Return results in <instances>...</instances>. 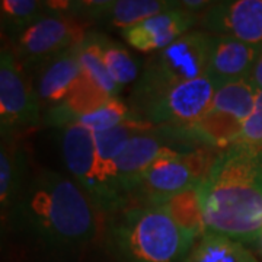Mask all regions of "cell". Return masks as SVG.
I'll use <instances>...</instances> for the list:
<instances>
[{
  "mask_svg": "<svg viewBox=\"0 0 262 262\" xmlns=\"http://www.w3.org/2000/svg\"><path fill=\"white\" fill-rule=\"evenodd\" d=\"M101 213L67 173L39 169L29 177L3 227L38 249L72 255L89 248L101 232Z\"/></svg>",
  "mask_w": 262,
  "mask_h": 262,
  "instance_id": "obj_1",
  "label": "cell"
},
{
  "mask_svg": "<svg viewBox=\"0 0 262 262\" xmlns=\"http://www.w3.org/2000/svg\"><path fill=\"white\" fill-rule=\"evenodd\" d=\"M207 232L253 245L262 234V153L230 144L196 185Z\"/></svg>",
  "mask_w": 262,
  "mask_h": 262,
  "instance_id": "obj_2",
  "label": "cell"
},
{
  "mask_svg": "<svg viewBox=\"0 0 262 262\" xmlns=\"http://www.w3.org/2000/svg\"><path fill=\"white\" fill-rule=\"evenodd\" d=\"M196 241L162 207L130 206L103 222V242L118 262H181Z\"/></svg>",
  "mask_w": 262,
  "mask_h": 262,
  "instance_id": "obj_3",
  "label": "cell"
},
{
  "mask_svg": "<svg viewBox=\"0 0 262 262\" xmlns=\"http://www.w3.org/2000/svg\"><path fill=\"white\" fill-rule=\"evenodd\" d=\"M211 35L194 29L144 61L140 77L131 88L128 105L140 102L172 86L207 75Z\"/></svg>",
  "mask_w": 262,
  "mask_h": 262,
  "instance_id": "obj_4",
  "label": "cell"
},
{
  "mask_svg": "<svg viewBox=\"0 0 262 262\" xmlns=\"http://www.w3.org/2000/svg\"><path fill=\"white\" fill-rule=\"evenodd\" d=\"M204 150L217 149L207 141L195 125L151 127L134 136L115 159V175L118 185L130 200V192L136 181L156 160L168 156L192 155Z\"/></svg>",
  "mask_w": 262,
  "mask_h": 262,
  "instance_id": "obj_5",
  "label": "cell"
},
{
  "mask_svg": "<svg viewBox=\"0 0 262 262\" xmlns=\"http://www.w3.org/2000/svg\"><path fill=\"white\" fill-rule=\"evenodd\" d=\"M219 150L168 156L150 165L130 192L131 206L159 207L172 196L196 187L204 178Z\"/></svg>",
  "mask_w": 262,
  "mask_h": 262,
  "instance_id": "obj_6",
  "label": "cell"
},
{
  "mask_svg": "<svg viewBox=\"0 0 262 262\" xmlns=\"http://www.w3.org/2000/svg\"><path fill=\"white\" fill-rule=\"evenodd\" d=\"M217 89L204 75L151 95L130 108L155 127H194L210 113Z\"/></svg>",
  "mask_w": 262,
  "mask_h": 262,
  "instance_id": "obj_7",
  "label": "cell"
},
{
  "mask_svg": "<svg viewBox=\"0 0 262 262\" xmlns=\"http://www.w3.org/2000/svg\"><path fill=\"white\" fill-rule=\"evenodd\" d=\"M42 122V108L29 72L6 44L0 51V134L18 137Z\"/></svg>",
  "mask_w": 262,
  "mask_h": 262,
  "instance_id": "obj_8",
  "label": "cell"
},
{
  "mask_svg": "<svg viewBox=\"0 0 262 262\" xmlns=\"http://www.w3.org/2000/svg\"><path fill=\"white\" fill-rule=\"evenodd\" d=\"M92 25L80 19L47 15L32 24L6 46L28 72L51 57L79 46Z\"/></svg>",
  "mask_w": 262,
  "mask_h": 262,
  "instance_id": "obj_9",
  "label": "cell"
},
{
  "mask_svg": "<svg viewBox=\"0 0 262 262\" xmlns=\"http://www.w3.org/2000/svg\"><path fill=\"white\" fill-rule=\"evenodd\" d=\"M175 8H179V0H73L72 18L94 29L124 31Z\"/></svg>",
  "mask_w": 262,
  "mask_h": 262,
  "instance_id": "obj_10",
  "label": "cell"
},
{
  "mask_svg": "<svg viewBox=\"0 0 262 262\" xmlns=\"http://www.w3.org/2000/svg\"><path fill=\"white\" fill-rule=\"evenodd\" d=\"M200 29L262 47V0H219L201 16Z\"/></svg>",
  "mask_w": 262,
  "mask_h": 262,
  "instance_id": "obj_11",
  "label": "cell"
},
{
  "mask_svg": "<svg viewBox=\"0 0 262 262\" xmlns=\"http://www.w3.org/2000/svg\"><path fill=\"white\" fill-rule=\"evenodd\" d=\"M60 151L66 173L83 189L101 213L102 192L96 178L95 134L79 124L61 128Z\"/></svg>",
  "mask_w": 262,
  "mask_h": 262,
  "instance_id": "obj_12",
  "label": "cell"
},
{
  "mask_svg": "<svg viewBox=\"0 0 262 262\" xmlns=\"http://www.w3.org/2000/svg\"><path fill=\"white\" fill-rule=\"evenodd\" d=\"M200 20L201 16L192 15L182 8H175L124 29L121 37L134 50L155 54L188 32L198 29Z\"/></svg>",
  "mask_w": 262,
  "mask_h": 262,
  "instance_id": "obj_13",
  "label": "cell"
},
{
  "mask_svg": "<svg viewBox=\"0 0 262 262\" xmlns=\"http://www.w3.org/2000/svg\"><path fill=\"white\" fill-rule=\"evenodd\" d=\"M42 115L50 108L64 101L80 83L83 70L79 61V46L51 57L29 72Z\"/></svg>",
  "mask_w": 262,
  "mask_h": 262,
  "instance_id": "obj_14",
  "label": "cell"
},
{
  "mask_svg": "<svg viewBox=\"0 0 262 262\" xmlns=\"http://www.w3.org/2000/svg\"><path fill=\"white\" fill-rule=\"evenodd\" d=\"M262 47L251 46L233 38L211 35V48L207 76L219 88L222 84L246 79L252 69Z\"/></svg>",
  "mask_w": 262,
  "mask_h": 262,
  "instance_id": "obj_15",
  "label": "cell"
},
{
  "mask_svg": "<svg viewBox=\"0 0 262 262\" xmlns=\"http://www.w3.org/2000/svg\"><path fill=\"white\" fill-rule=\"evenodd\" d=\"M29 158L18 137L2 139L0 147V211L8 217L29 179Z\"/></svg>",
  "mask_w": 262,
  "mask_h": 262,
  "instance_id": "obj_16",
  "label": "cell"
},
{
  "mask_svg": "<svg viewBox=\"0 0 262 262\" xmlns=\"http://www.w3.org/2000/svg\"><path fill=\"white\" fill-rule=\"evenodd\" d=\"M110 99V95L105 94L101 88H98L89 77L83 75L80 83L63 102L44 113L42 122L47 127L61 130L69 125H75L82 117L95 111Z\"/></svg>",
  "mask_w": 262,
  "mask_h": 262,
  "instance_id": "obj_17",
  "label": "cell"
},
{
  "mask_svg": "<svg viewBox=\"0 0 262 262\" xmlns=\"http://www.w3.org/2000/svg\"><path fill=\"white\" fill-rule=\"evenodd\" d=\"M259 89L249 77L222 84L215 91L210 113L222 114L242 122L252 114Z\"/></svg>",
  "mask_w": 262,
  "mask_h": 262,
  "instance_id": "obj_18",
  "label": "cell"
},
{
  "mask_svg": "<svg viewBox=\"0 0 262 262\" xmlns=\"http://www.w3.org/2000/svg\"><path fill=\"white\" fill-rule=\"evenodd\" d=\"M181 262H259L245 245L222 234H203Z\"/></svg>",
  "mask_w": 262,
  "mask_h": 262,
  "instance_id": "obj_19",
  "label": "cell"
},
{
  "mask_svg": "<svg viewBox=\"0 0 262 262\" xmlns=\"http://www.w3.org/2000/svg\"><path fill=\"white\" fill-rule=\"evenodd\" d=\"M47 15L48 12L44 0H2V34L3 37H6V41H10Z\"/></svg>",
  "mask_w": 262,
  "mask_h": 262,
  "instance_id": "obj_20",
  "label": "cell"
},
{
  "mask_svg": "<svg viewBox=\"0 0 262 262\" xmlns=\"http://www.w3.org/2000/svg\"><path fill=\"white\" fill-rule=\"evenodd\" d=\"M101 34L102 32L96 29H91L86 34L83 41L79 44V61L86 77L111 98H118L121 89L108 73L101 54Z\"/></svg>",
  "mask_w": 262,
  "mask_h": 262,
  "instance_id": "obj_21",
  "label": "cell"
},
{
  "mask_svg": "<svg viewBox=\"0 0 262 262\" xmlns=\"http://www.w3.org/2000/svg\"><path fill=\"white\" fill-rule=\"evenodd\" d=\"M159 207H162L182 229L194 233L198 239L207 233L204 213L196 187L172 196Z\"/></svg>",
  "mask_w": 262,
  "mask_h": 262,
  "instance_id": "obj_22",
  "label": "cell"
},
{
  "mask_svg": "<svg viewBox=\"0 0 262 262\" xmlns=\"http://www.w3.org/2000/svg\"><path fill=\"white\" fill-rule=\"evenodd\" d=\"M101 54L108 73L121 91L127 84L137 82L141 73L137 60L122 44L113 41L103 32L101 34Z\"/></svg>",
  "mask_w": 262,
  "mask_h": 262,
  "instance_id": "obj_23",
  "label": "cell"
},
{
  "mask_svg": "<svg viewBox=\"0 0 262 262\" xmlns=\"http://www.w3.org/2000/svg\"><path fill=\"white\" fill-rule=\"evenodd\" d=\"M137 114L133 113L128 102H124L120 98H111L108 102L101 105L92 113L86 114L76 124L82 125L94 134L105 133L121 125L122 122L136 118Z\"/></svg>",
  "mask_w": 262,
  "mask_h": 262,
  "instance_id": "obj_24",
  "label": "cell"
},
{
  "mask_svg": "<svg viewBox=\"0 0 262 262\" xmlns=\"http://www.w3.org/2000/svg\"><path fill=\"white\" fill-rule=\"evenodd\" d=\"M234 143L262 153V91L258 92L252 114L244 121Z\"/></svg>",
  "mask_w": 262,
  "mask_h": 262,
  "instance_id": "obj_25",
  "label": "cell"
},
{
  "mask_svg": "<svg viewBox=\"0 0 262 262\" xmlns=\"http://www.w3.org/2000/svg\"><path fill=\"white\" fill-rule=\"evenodd\" d=\"M213 5V0H179V8L196 16H203Z\"/></svg>",
  "mask_w": 262,
  "mask_h": 262,
  "instance_id": "obj_26",
  "label": "cell"
},
{
  "mask_svg": "<svg viewBox=\"0 0 262 262\" xmlns=\"http://www.w3.org/2000/svg\"><path fill=\"white\" fill-rule=\"evenodd\" d=\"M249 79L252 80L255 86L262 91V50L261 53H259V56H258V60H256V63L253 66L252 69V73L249 76Z\"/></svg>",
  "mask_w": 262,
  "mask_h": 262,
  "instance_id": "obj_27",
  "label": "cell"
},
{
  "mask_svg": "<svg viewBox=\"0 0 262 262\" xmlns=\"http://www.w3.org/2000/svg\"><path fill=\"white\" fill-rule=\"evenodd\" d=\"M258 246H259V252H261V256H262V234H261V237H259V242H258Z\"/></svg>",
  "mask_w": 262,
  "mask_h": 262,
  "instance_id": "obj_28",
  "label": "cell"
}]
</instances>
